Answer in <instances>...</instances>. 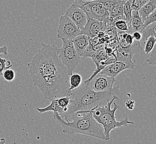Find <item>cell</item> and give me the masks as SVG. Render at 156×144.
<instances>
[{"label": "cell", "mask_w": 156, "mask_h": 144, "mask_svg": "<svg viewBox=\"0 0 156 144\" xmlns=\"http://www.w3.org/2000/svg\"><path fill=\"white\" fill-rule=\"evenodd\" d=\"M41 46L27 65L34 85L46 100L71 97L70 74L59 59L58 48L55 44L44 43H41Z\"/></svg>", "instance_id": "cell-1"}, {"label": "cell", "mask_w": 156, "mask_h": 144, "mask_svg": "<svg viewBox=\"0 0 156 144\" xmlns=\"http://www.w3.org/2000/svg\"><path fill=\"white\" fill-rule=\"evenodd\" d=\"M120 94L119 86L110 91L96 92L92 90L86 83L82 84L71 93V101L66 112L60 115L63 119H69L73 113L78 111L91 110L96 107L106 105L114 95Z\"/></svg>", "instance_id": "cell-2"}, {"label": "cell", "mask_w": 156, "mask_h": 144, "mask_svg": "<svg viewBox=\"0 0 156 144\" xmlns=\"http://www.w3.org/2000/svg\"><path fill=\"white\" fill-rule=\"evenodd\" d=\"M53 117L64 134L87 135L106 141L103 126L94 118L90 110L76 111L65 121L57 112H53Z\"/></svg>", "instance_id": "cell-3"}, {"label": "cell", "mask_w": 156, "mask_h": 144, "mask_svg": "<svg viewBox=\"0 0 156 144\" xmlns=\"http://www.w3.org/2000/svg\"><path fill=\"white\" fill-rule=\"evenodd\" d=\"M116 100H119V98L117 95H114L112 99L108 101L106 105L96 107L90 110L94 118L103 126L106 141L109 140L110 132L113 130L134 124V122L130 121L127 117L122 119L119 122L115 120V112L117 110L121 109L115 103L113 104L114 108L112 109H111L113 102Z\"/></svg>", "instance_id": "cell-4"}, {"label": "cell", "mask_w": 156, "mask_h": 144, "mask_svg": "<svg viewBox=\"0 0 156 144\" xmlns=\"http://www.w3.org/2000/svg\"><path fill=\"white\" fill-rule=\"evenodd\" d=\"M62 46L58 48V54L62 63L66 66L70 75L73 73L81 61V57L80 56L75 50L71 39H62Z\"/></svg>", "instance_id": "cell-5"}, {"label": "cell", "mask_w": 156, "mask_h": 144, "mask_svg": "<svg viewBox=\"0 0 156 144\" xmlns=\"http://www.w3.org/2000/svg\"><path fill=\"white\" fill-rule=\"evenodd\" d=\"M73 4L84 11L88 19H94L103 22L109 17V11L102 4L95 1L84 2L73 1Z\"/></svg>", "instance_id": "cell-6"}, {"label": "cell", "mask_w": 156, "mask_h": 144, "mask_svg": "<svg viewBox=\"0 0 156 144\" xmlns=\"http://www.w3.org/2000/svg\"><path fill=\"white\" fill-rule=\"evenodd\" d=\"M120 57L115 62L106 66L100 73L115 78L119 74L125 70L134 69L135 64L132 60L131 57L128 54L121 53Z\"/></svg>", "instance_id": "cell-7"}, {"label": "cell", "mask_w": 156, "mask_h": 144, "mask_svg": "<svg viewBox=\"0 0 156 144\" xmlns=\"http://www.w3.org/2000/svg\"><path fill=\"white\" fill-rule=\"evenodd\" d=\"M81 29L66 15L59 18L58 27L57 30V37L58 39H71L80 35Z\"/></svg>", "instance_id": "cell-8"}, {"label": "cell", "mask_w": 156, "mask_h": 144, "mask_svg": "<svg viewBox=\"0 0 156 144\" xmlns=\"http://www.w3.org/2000/svg\"><path fill=\"white\" fill-rule=\"evenodd\" d=\"M115 82V78L98 73L90 82L86 84L90 88L96 92H104L111 90Z\"/></svg>", "instance_id": "cell-9"}, {"label": "cell", "mask_w": 156, "mask_h": 144, "mask_svg": "<svg viewBox=\"0 0 156 144\" xmlns=\"http://www.w3.org/2000/svg\"><path fill=\"white\" fill-rule=\"evenodd\" d=\"M65 15L68 16L80 29L84 27L87 22V16L84 11L73 3L67 9Z\"/></svg>", "instance_id": "cell-10"}, {"label": "cell", "mask_w": 156, "mask_h": 144, "mask_svg": "<svg viewBox=\"0 0 156 144\" xmlns=\"http://www.w3.org/2000/svg\"><path fill=\"white\" fill-rule=\"evenodd\" d=\"M103 31V23L94 19H88L84 27L81 29L80 35H85L90 38L97 37Z\"/></svg>", "instance_id": "cell-11"}, {"label": "cell", "mask_w": 156, "mask_h": 144, "mask_svg": "<svg viewBox=\"0 0 156 144\" xmlns=\"http://www.w3.org/2000/svg\"><path fill=\"white\" fill-rule=\"evenodd\" d=\"M90 38L86 35H78L72 39L75 50L80 56L81 57L82 54L87 47Z\"/></svg>", "instance_id": "cell-12"}, {"label": "cell", "mask_w": 156, "mask_h": 144, "mask_svg": "<svg viewBox=\"0 0 156 144\" xmlns=\"http://www.w3.org/2000/svg\"><path fill=\"white\" fill-rule=\"evenodd\" d=\"M114 27L119 31L132 34L131 24H129L125 19V16H119L113 19Z\"/></svg>", "instance_id": "cell-13"}, {"label": "cell", "mask_w": 156, "mask_h": 144, "mask_svg": "<svg viewBox=\"0 0 156 144\" xmlns=\"http://www.w3.org/2000/svg\"><path fill=\"white\" fill-rule=\"evenodd\" d=\"M156 0H150L138 11L143 23L150 14L153 12L156 9Z\"/></svg>", "instance_id": "cell-14"}, {"label": "cell", "mask_w": 156, "mask_h": 144, "mask_svg": "<svg viewBox=\"0 0 156 144\" xmlns=\"http://www.w3.org/2000/svg\"><path fill=\"white\" fill-rule=\"evenodd\" d=\"M132 31L141 32L144 28V23L137 11L132 10Z\"/></svg>", "instance_id": "cell-15"}, {"label": "cell", "mask_w": 156, "mask_h": 144, "mask_svg": "<svg viewBox=\"0 0 156 144\" xmlns=\"http://www.w3.org/2000/svg\"><path fill=\"white\" fill-rule=\"evenodd\" d=\"M140 32L142 33V38L140 42H142L143 44L146 43L147 38L150 36H154L156 38V22L147 26Z\"/></svg>", "instance_id": "cell-16"}, {"label": "cell", "mask_w": 156, "mask_h": 144, "mask_svg": "<svg viewBox=\"0 0 156 144\" xmlns=\"http://www.w3.org/2000/svg\"><path fill=\"white\" fill-rule=\"evenodd\" d=\"M37 110L39 113H44L49 111L57 112L59 115L63 113V109L60 107L57 103V99L51 101V103L48 106L43 108H37Z\"/></svg>", "instance_id": "cell-17"}, {"label": "cell", "mask_w": 156, "mask_h": 144, "mask_svg": "<svg viewBox=\"0 0 156 144\" xmlns=\"http://www.w3.org/2000/svg\"><path fill=\"white\" fill-rule=\"evenodd\" d=\"M125 0H119V2L113 7L112 9L109 12V18L114 19L119 17L124 16L123 14V6L125 2Z\"/></svg>", "instance_id": "cell-18"}, {"label": "cell", "mask_w": 156, "mask_h": 144, "mask_svg": "<svg viewBox=\"0 0 156 144\" xmlns=\"http://www.w3.org/2000/svg\"><path fill=\"white\" fill-rule=\"evenodd\" d=\"M82 83L81 75L78 73H72L69 77V91L71 94L72 91L78 88Z\"/></svg>", "instance_id": "cell-19"}, {"label": "cell", "mask_w": 156, "mask_h": 144, "mask_svg": "<svg viewBox=\"0 0 156 144\" xmlns=\"http://www.w3.org/2000/svg\"><path fill=\"white\" fill-rule=\"evenodd\" d=\"M132 0L126 1L124 6H123V14L126 21L129 23L131 24L132 12L131 9Z\"/></svg>", "instance_id": "cell-20"}, {"label": "cell", "mask_w": 156, "mask_h": 144, "mask_svg": "<svg viewBox=\"0 0 156 144\" xmlns=\"http://www.w3.org/2000/svg\"><path fill=\"white\" fill-rule=\"evenodd\" d=\"M156 43V38L154 36H150L146 41L144 46V52L146 54H149L153 50Z\"/></svg>", "instance_id": "cell-21"}, {"label": "cell", "mask_w": 156, "mask_h": 144, "mask_svg": "<svg viewBox=\"0 0 156 144\" xmlns=\"http://www.w3.org/2000/svg\"><path fill=\"white\" fill-rule=\"evenodd\" d=\"M57 100L59 107L63 109V113L66 112L69 104L71 103V97L70 96H65L57 98Z\"/></svg>", "instance_id": "cell-22"}, {"label": "cell", "mask_w": 156, "mask_h": 144, "mask_svg": "<svg viewBox=\"0 0 156 144\" xmlns=\"http://www.w3.org/2000/svg\"><path fill=\"white\" fill-rule=\"evenodd\" d=\"M12 66L9 60L0 57V77L3 76V73L5 70L9 69Z\"/></svg>", "instance_id": "cell-23"}, {"label": "cell", "mask_w": 156, "mask_h": 144, "mask_svg": "<svg viewBox=\"0 0 156 144\" xmlns=\"http://www.w3.org/2000/svg\"><path fill=\"white\" fill-rule=\"evenodd\" d=\"M150 0H132L131 9L132 10L138 11L140 8Z\"/></svg>", "instance_id": "cell-24"}, {"label": "cell", "mask_w": 156, "mask_h": 144, "mask_svg": "<svg viewBox=\"0 0 156 144\" xmlns=\"http://www.w3.org/2000/svg\"><path fill=\"white\" fill-rule=\"evenodd\" d=\"M3 77L6 81H12L16 77V73L13 70L7 69L3 72Z\"/></svg>", "instance_id": "cell-25"}, {"label": "cell", "mask_w": 156, "mask_h": 144, "mask_svg": "<svg viewBox=\"0 0 156 144\" xmlns=\"http://www.w3.org/2000/svg\"><path fill=\"white\" fill-rule=\"evenodd\" d=\"M147 62L150 66H156V43L153 50L150 53V56L147 59Z\"/></svg>", "instance_id": "cell-26"}, {"label": "cell", "mask_w": 156, "mask_h": 144, "mask_svg": "<svg viewBox=\"0 0 156 144\" xmlns=\"http://www.w3.org/2000/svg\"><path fill=\"white\" fill-rule=\"evenodd\" d=\"M156 22V9L151 14H150L146 20L144 21V28L150 24Z\"/></svg>", "instance_id": "cell-27"}, {"label": "cell", "mask_w": 156, "mask_h": 144, "mask_svg": "<svg viewBox=\"0 0 156 144\" xmlns=\"http://www.w3.org/2000/svg\"><path fill=\"white\" fill-rule=\"evenodd\" d=\"M135 105V101L132 99H128L125 103V106L127 109L130 110H133Z\"/></svg>", "instance_id": "cell-28"}, {"label": "cell", "mask_w": 156, "mask_h": 144, "mask_svg": "<svg viewBox=\"0 0 156 144\" xmlns=\"http://www.w3.org/2000/svg\"><path fill=\"white\" fill-rule=\"evenodd\" d=\"M132 35L134 38V40L138 41H141L142 36V33L140 32H133Z\"/></svg>", "instance_id": "cell-29"}, {"label": "cell", "mask_w": 156, "mask_h": 144, "mask_svg": "<svg viewBox=\"0 0 156 144\" xmlns=\"http://www.w3.org/2000/svg\"><path fill=\"white\" fill-rule=\"evenodd\" d=\"M8 48L6 46H3V47H0V56L1 54H4L6 56L8 54Z\"/></svg>", "instance_id": "cell-30"}, {"label": "cell", "mask_w": 156, "mask_h": 144, "mask_svg": "<svg viewBox=\"0 0 156 144\" xmlns=\"http://www.w3.org/2000/svg\"><path fill=\"white\" fill-rule=\"evenodd\" d=\"M6 143V140L4 138H2L0 139V144H5Z\"/></svg>", "instance_id": "cell-31"}, {"label": "cell", "mask_w": 156, "mask_h": 144, "mask_svg": "<svg viewBox=\"0 0 156 144\" xmlns=\"http://www.w3.org/2000/svg\"><path fill=\"white\" fill-rule=\"evenodd\" d=\"M73 1H84V2H90V1H94L95 0H73Z\"/></svg>", "instance_id": "cell-32"}, {"label": "cell", "mask_w": 156, "mask_h": 144, "mask_svg": "<svg viewBox=\"0 0 156 144\" xmlns=\"http://www.w3.org/2000/svg\"><path fill=\"white\" fill-rule=\"evenodd\" d=\"M125 1H128V0H125Z\"/></svg>", "instance_id": "cell-33"}, {"label": "cell", "mask_w": 156, "mask_h": 144, "mask_svg": "<svg viewBox=\"0 0 156 144\" xmlns=\"http://www.w3.org/2000/svg\"></svg>", "instance_id": "cell-34"}]
</instances>
